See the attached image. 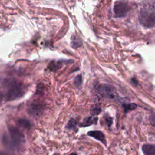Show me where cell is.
<instances>
[{
    "label": "cell",
    "mask_w": 155,
    "mask_h": 155,
    "mask_svg": "<svg viewBox=\"0 0 155 155\" xmlns=\"http://www.w3.org/2000/svg\"><path fill=\"white\" fill-rule=\"evenodd\" d=\"M67 61H53L50 63V64L48 66V69H49L50 71H57L58 69H59L64 64L66 63Z\"/></svg>",
    "instance_id": "52a82bcc"
},
{
    "label": "cell",
    "mask_w": 155,
    "mask_h": 155,
    "mask_svg": "<svg viewBox=\"0 0 155 155\" xmlns=\"http://www.w3.org/2000/svg\"><path fill=\"white\" fill-rule=\"evenodd\" d=\"M25 141L23 133L17 128L10 127L8 128V133L2 137L4 145L10 149H15L21 145Z\"/></svg>",
    "instance_id": "6da1fadb"
},
{
    "label": "cell",
    "mask_w": 155,
    "mask_h": 155,
    "mask_svg": "<svg viewBox=\"0 0 155 155\" xmlns=\"http://www.w3.org/2000/svg\"><path fill=\"white\" fill-rule=\"evenodd\" d=\"M97 90L99 93L102 96L105 97L113 99L115 96V92H114V88L108 84L101 85L100 86H99Z\"/></svg>",
    "instance_id": "5b68a950"
},
{
    "label": "cell",
    "mask_w": 155,
    "mask_h": 155,
    "mask_svg": "<svg viewBox=\"0 0 155 155\" xmlns=\"http://www.w3.org/2000/svg\"><path fill=\"white\" fill-rule=\"evenodd\" d=\"M76 121L71 119L69 120V122H68L67 125H66V128H68V129H73L74 128V127H76Z\"/></svg>",
    "instance_id": "4fadbf2b"
},
{
    "label": "cell",
    "mask_w": 155,
    "mask_h": 155,
    "mask_svg": "<svg viewBox=\"0 0 155 155\" xmlns=\"http://www.w3.org/2000/svg\"><path fill=\"white\" fill-rule=\"evenodd\" d=\"M100 112H101V109L99 108H95L93 109L92 111H91V113H92L93 115L98 114L99 113H100Z\"/></svg>",
    "instance_id": "9a60e30c"
},
{
    "label": "cell",
    "mask_w": 155,
    "mask_h": 155,
    "mask_svg": "<svg viewBox=\"0 0 155 155\" xmlns=\"http://www.w3.org/2000/svg\"><path fill=\"white\" fill-rule=\"evenodd\" d=\"M142 151L145 155H155V145L145 144L142 146Z\"/></svg>",
    "instance_id": "ba28073f"
},
{
    "label": "cell",
    "mask_w": 155,
    "mask_h": 155,
    "mask_svg": "<svg viewBox=\"0 0 155 155\" xmlns=\"http://www.w3.org/2000/svg\"><path fill=\"white\" fill-rule=\"evenodd\" d=\"M139 22L150 28L155 25V2L145 4L141 8L139 16Z\"/></svg>",
    "instance_id": "7a4b0ae2"
},
{
    "label": "cell",
    "mask_w": 155,
    "mask_h": 155,
    "mask_svg": "<svg viewBox=\"0 0 155 155\" xmlns=\"http://www.w3.org/2000/svg\"><path fill=\"white\" fill-rule=\"evenodd\" d=\"M70 155H77V154L75 153H71V154H70Z\"/></svg>",
    "instance_id": "ffe728a7"
},
{
    "label": "cell",
    "mask_w": 155,
    "mask_h": 155,
    "mask_svg": "<svg viewBox=\"0 0 155 155\" xmlns=\"http://www.w3.org/2000/svg\"><path fill=\"white\" fill-rule=\"evenodd\" d=\"M80 45H81V42L79 41L78 38L76 36H73L71 37V46L76 48Z\"/></svg>",
    "instance_id": "7c38bea8"
},
{
    "label": "cell",
    "mask_w": 155,
    "mask_h": 155,
    "mask_svg": "<svg viewBox=\"0 0 155 155\" xmlns=\"http://www.w3.org/2000/svg\"><path fill=\"white\" fill-rule=\"evenodd\" d=\"M97 118L94 117L93 116H89L84 119L82 123L80 124L81 127H88L91 125L97 122Z\"/></svg>",
    "instance_id": "9c48e42d"
},
{
    "label": "cell",
    "mask_w": 155,
    "mask_h": 155,
    "mask_svg": "<svg viewBox=\"0 0 155 155\" xmlns=\"http://www.w3.org/2000/svg\"><path fill=\"white\" fill-rule=\"evenodd\" d=\"M130 7L125 2L119 1L114 5V12L117 17L120 18L125 16L129 11Z\"/></svg>",
    "instance_id": "277c9868"
},
{
    "label": "cell",
    "mask_w": 155,
    "mask_h": 155,
    "mask_svg": "<svg viewBox=\"0 0 155 155\" xmlns=\"http://www.w3.org/2000/svg\"><path fill=\"white\" fill-rule=\"evenodd\" d=\"M106 121H107V123L108 126V127H110L111 125L112 124V118H111V117H108V118H107Z\"/></svg>",
    "instance_id": "2e32d148"
},
{
    "label": "cell",
    "mask_w": 155,
    "mask_h": 155,
    "mask_svg": "<svg viewBox=\"0 0 155 155\" xmlns=\"http://www.w3.org/2000/svg\"><path fill=\"white\" fill-rule=\"evenodd\" d=\"M87 134L89 136L92 137L94 138L95 139L101 142L102 143H104V145H106L107 142H106L105 137L102 132H101L100 131H90L88 132Z\"/></svg>",
    "instance_id": "8992f818"
},
{
    "label": "cell",
    "mask_w": 155,
    "mask_h": 155,
    "mask_svg": "<svg viewBox=\"0 0 155 155\" xmlns=\"http://www.w3.org/2000/svg\"><path fill=\"white\" fill-rule=\"evenodd\" d=\"M2 93L0 91V104H1V102H2Z\"/></svg>",
    "instance_id": "d6986e66"
},
{
    "label": "cell",
    "mask_w": 155,
    "mask_h": 155,
    "mask_svg": "<svg viewBox=\"0 0 155 155\" xmlns=\"http://www.w3.org/2000/svg\"><path fill=\"white\" fill-rule=\"evenodd\" d=\"M150 120H151V123L153 125L155 126V116H152L150 118Z\"/></svg>",
    "instance_id": "e0dca14e"
},
{
    "label": "cell",
    "mask_w": 155,
    "mask_h": 155,
    "mask_svg": "<svg viewBox=\"0 0 155 155\" xmlns=\"http://www.w3.org/2000/svg\"><path fill=\"white\" fill-rule=\"evenodd\" d=\"M123 107L124 109V111L125 113H128L131 110H134L137 107V105L134 103L125 104H123Z\"/></svg>",
    "instance_id": "30bf717a"
},
{
    "label": "cell",
    "mask_w": 155,
    "mask_h": 155,
    "mask_svg": "<svg viewBox=\"0 0 155 155\" xmlns=\"http://www.w3.org/2000/svg\"><path fill=\"white\" fill-rule=\"evenodd\" d=\"M18 124L20 126L25 128H29L31 127L30 122L27 119H20L18 120Z\"/></svg>",
    "instance_id": "8fae6325"
},
{
    "label": "cell",
    "mask_w": 155,
    "mask_h": 155,
    "mask_svg": "<svg viewBox=\"0 0 155 155\" xmlns=\"http://www.w3.org/2000/svg\"><path fill=\"white\" fill-rule=\"evenodd\" d=\"M0 155H10V154L5 152H0Z\"/></svg>",
    "instance_id": "ac0fdd59"
},
{
    "label": "cell",
    "mask_w": 155,
    "mask_h": 155,
    "mask_svg": "<svg viewBox=\"0 0 155 155\" xmlns=\"http://www.w3.org/2000/svg\"><path fill=\"white\" fill-rule=\"evenodd\" d=\"M5 99L12 101L23 96L24 91L22 84L13 80H7L3 82Z\"/></svg>",
    "instance_id": "3957f363"
},
{
    "label": "cell",
    "mask_w": 155,
    "mask_h": 155,
    "mask_svg": "<svg viewBox=\"0 0 155 155\" xmlns=\"http://www.w3.org/2000/svg\"><path fill=\"white\" fill-rule=\"evenodd\" d=\"M74 82L76 87H79V85H81V84H82V76L81 74L77 76L74 79Z\"/></svg>",
    "instance_id": "5bb4252c"
}]
</instances>
